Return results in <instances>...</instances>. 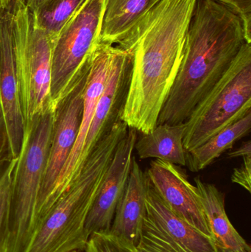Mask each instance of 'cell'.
<instances>
[{
	"instance_id": "1",
	"label": "cell",
	"mask_w": 251,
	"mask_h": 252,
	"mask_svg": "<svg viewBox=\"0 0 251 252\" xmlns=\"http://www.w3.org/2000/svg\"><path fill=\"white\" fill-rule=\"evenodd\" d=\"M196 1H158L115 44L131 59L121 120L141 134L157 126L181 66Z\"/></svg>"
},
{
	"instance_id": "2",
	"label": "cell",
	"mask_w": 251,
	"mask_h": 252,
	"mask_svg": "<svg viewBox=\"0 0 251 252\" xmlns=\"http://www.w3.org/2000/svg\"><path fill=\"white\" fill-rule=\"evenodd\" d=\"M246 42L237 13L216 0H197L181 66L157 126L185 122Z\"/></svg>"
},
{
	"instance_id": "3",
	"label": "cell",
	"mask_w": 251,
	"mask_h": 252,
	"mask_svg": "<svg viewBox=\"0 0 251 252\" xmlns=\"http://www.w3.org/2000/svg\"><path fill=\"white\" fill-rule=\"evenodd\" d=\"M118 123L93 150L78 179L57 199L34 232L25 252L85 251V221L119 142L128 133Z\"/></svg>"
},
{
	"instance_id": "4",
	"label": "cell",
	"mask_w": 251,
	"mask_h": 252,
	"mask_svg": "<svg viewBox=\"0 0 251 252\" xmlns=\"http://www.w3.org/2000/svg\"><path fill=\"white\" fill-rule=\"evenodd\" d=\"M7 9L25 130L43 115L53 112L52 59L56 39L38 26L23 0H13Z\"/></svg>"
},
{
	"instance_id": "5",
	"label": "cell",
	"mask_w": 251,
	"mask_h": 252,
	"mask_svg": "<svg viewBox=\"0 0 251 252\" xmlns=\"http://www.w3.org/2000/svg\"><path fill=\"white\" fill-rule=\"evenodd\" d=\"M54 122L49 112L25 128L13 175L7 252H25L33 235Z\"/></svg>"
},
{
	"instance_id": "6",
	"label": "cell",
	"mask_w": 251,
	"mask_h": 252,
	"mask_svg": "<svg viewBox=\"0 0 251 252\" xmlns=\"http://www.w3.org/2000/svg\"><path fill=\"white\" fill-rule=\"evenodd\" d=\"M251 112V44L245 43L219 81L185 121L184 144L193 151Z\"/></svg>"
},
{
	"instance_id": "7",
	"label": "cell",
	"mask_w": 251,
	"mask_h": 252,
	"mask_svg": "<svg viewBox=\"0 0 251 252\" xmlns=\"http://www.w3.org/2000/svg\"><path fill=\"white\" fill-rule=\"evenodd\" d=\"M104 4L105 0H86L56 37L52 59L53 112L88 70L90 53L100 36Z\"/></svg>"
},
{
	"instance_id": "8",
	"label": "cell",
	"mask_w": 251,
	"mask_h": 252,
	"mask_svg": "<svg viewBox=\"0 0 251 252\" xmlns=\"http://www.w3.org/2000/svg\"><path fill=\"white\" fill-rule=\"evenodd\" d=\"M137 252H218L213 238L177 216L150 184Z\"/></svg>"
},
{
	"instance_id": "9",
	"label": "cell",
	"mask_w": 251,
	"mask_h": 252,
	"mask_svg": "<svg viewBox=\"0 0 251 252\" xmlns=\"http://www.w3.org/2000/svg\"><path fill=\"white\" fill-rule=\"evenodd\" d=\"M113 45L97 42L88 58V69L84 91L82 119L75 145L60 172L53 190L38 218L36 226L41 223L50 209L79 176V161L87 133L91 125L96 106L106 85Z\"/></svg>"
},
{
	"instance_id": "10",
	"label": "cell",
	"mask_w": 251,
	"mask_h": 252,
	"mask_svg": "<svg viewBox=\"0 0 251 252\" xmlns=\"http://www.w3.org/2000/svg\"><path fill=\"white\" fill-rule=\"evenodd\" d=\"M87 72L88 70L79 84L61 102L55 112V122L48 157L37 203L35 229L53 187L75 145L82 119L84 86Z\"/></svg>"
},
{
	"instance_id": "11",
	"label": "cell",
	"mask_w": 251,
	"mask_h": 252,
	"mask_svg": "<svg viewBox=\"0 0 251 252\" xmlns=\"http://www.w3.org/2000/svg\"><path fill=\"white\" fill-rule=\"evenodd\" d=\"M131 72V56L113 45L106 85L96 106L80 158L79 173L97 144L122 121Z\"/></svg>"
},
{
	"instance_id": "12",
	"label": "cell",
	"mask_w": 251,
	"mask_h": 252,
	"mask_svg": "<svg viewBox=\"0 0 251 252\" xmlns=\"http://www.w3.org/2000/svg\"><path fill=\"white\" fill-rule=\"evenodd\" d=\"M138 132L128 127V133L119 142L112 162L99 188L85 221L88 237L95 232L109 233L116 207L123 195L132 167Z\"/></svg>"
},
{
	"instance_id": "13",
	"label": "cell",
	"mask_w": 251,
	"mask_h": 252,
	"mask_svg": "<svg viewBox=\"0 0 251 252\" xmlns=\"http://www.w3.org/2000/svg\"><path fill=\"white\" fill-rule=\"evenodd\" d=\"M146 173L151 186L172 212L212 238L195 185L190 183L180 166L164 160H153Z\"/></svg>"
},
{
	"instance_id": "14",
	"label": "cell",
	"mask_w": 251,
	"mask_h": 252,
	"mask_svg": "<svg viewBox=\"0 0 251 252\" xmlns=\"http://www.w3.org/2000/svg\"><path fill=\"white\" fill-rule=\"evenodd\" d=\"M0 105L9 156L10 158H18L25 133V121L15 68L8 9L0 11Z\"/></svg>"
},
{
	"instance_id": "15",
	"label": "cell",
	"mask_w": 251,
	"mask_h": 252,
	"mask_svg": "<svg viewBox=\"0 0 251 252\" xmlns=\"http://www.w3.org/2000/svg\"><path fill=\"white\" fill-rule=\"evenodd\" d=\"M150 182L135 158L123 195L116 207L109 234L128 247L137 248L147 213Z\"/></svg>"
},
{
	"instance_id": "16",
	"label": "cell",
	"mask_w": 251,
	"mask_h": 252,
	"mask_svg": "<svg viewBox=\"0 0 251 252\" xmlns=\"http://www.w3.org/2000/svg\"><path fill=\"white\" fill-rule=\"evenodd\" d=\"M197 195L218 252H251V247L228 219L225 194L215 185L195 178Z\"/></svg>"
},
{
	"instance_id": "17",
	"label": "cell",
	"mask_w": 251,
	"mask_h": 252,
	"mask_svg": "<svg viewBox=\"0 0 251 252\" xmlns=\"http://www.w3.org/2000/svg\"><path fill=\"white\" fill-rule=\"evenodd\" d=\"M185 130V122L156 126L151 131L137 138L134 149L141 159L153 158L187 166V151L183 144Z\"/></svg>"
},
{
	"instance_id": "18",
	"label": "cell",
	"mask_w": 251,
	"mask_h": 252,
	"mask_svg": "<svg viewBox=\"0 0 251 252\" xmlns=\"http://www.w3.org/2000/svg\"><path fill=\"white\" fill-rule=\"evenodd\" d=\"M152 6V0H105L98 42L115 45Z\"/></svg>"
},
{
	"instance_id": "19",
	"label": "cell",
	"mask_w": 251,
	"mask_h": 252,
	"mask_svg": "<svg viewBox=\"0 0 251 252\" xmlns=\"http://www.w3.org/2000/svg\"><path fill=\"white\" fill-rule=\"evenodd\" d=\"M251 128V112L240 121L214 135L204 143L187 154V166L192 172H199L212 164L221 154L232 148L239 139L249 134Z\"/></svg>"
},
{
	"instance_id": "20",
	"label": "cell",
	"mask_w": 251,
	"mask_h": 252,
	"mask_svg": "<svg viewBox=\"0 0 251 252\" xmlns=\"http://www.w3.org/2000/svg\"><path fill=\"white\" fill-rule=\"evenodd\" d=\"M85 1L86 0H50L34 16L38 26L50 37L56 39L66 22Z\"/></svg>"
},
{
	"instance_id": "21",
	"label": "cell",
	"mask_w": 251,
	"mask_h": 252,
	"mask_svg": "<svg viewBox=\"0 0 251 252\" xmlns=\"http://www.w3.org/2000/svg\"><path fill=\"white\" fill-rule=\"evenodd\" d=\"M17 159L10 158L8 164L0 174V252H7L8 247L10 201Z\"/></svg>"
},
{
	"instance_id": "22",
	"label": "cell",
	"mask_w": 251,
	"mask_h": 252,
	"mask_svg": "<svg viewBox=\"0 0 251 252\" xmlns=\"http://www.w3.org/2000/svg\"><path fill=\"white\" fill-rule=\"evenodd\" d=\"M85 252H137L109 233L95 232L88 238Z\"/></svg>"
},
{
	"instance_id": "23",
	"label": "cell",
	"mask_w": 251,
	"mask_h": 252,
	"mask_svg": "<svg viewBox=\"0 0 251 252\" xmlns=\"http://www.w3.org/2000/svg\"><path fill=\"white\" fill-rule=\"evenodd\" d=\"M237 13L243 21L248 41L251 43V0H216Z\"/></svg>"
},
{
	"instance_id": "24",
	"label": "cell",
	"mask_w": 251,
	"mask_h": 252,
	"mask_svg": "<svg viewBox=\"0 0 251 252\" xmlns=\"http://www.w3.org/2000/svg\"><path fill=\"white\" fill-rule=\"evenodd\" d=\"M240 167L233 170L231 182L241 186L248 192H251V155L243 157Z\"/></svg>"
},
{
	"instance_id": "25",
	"label": "cell",
	"mask_w": 251,
	"mask_h": 252,
	"mask_svg": "<svg viewBox=\"0 0 251 252\" xmlns=\"http://www.w3.org/2000/svg\"><path fill=\"white\" fill-rule=\"evenodd\" d=\"M6 150H7V134H6L5 125H4L2 111H1V105H0V161L4 156Z\"/></svg>"
},
{
	"instance_id": "26",
	"label": "cell",
	"mask_w": 251,
	"mask_h": 252,
	"mask_svg": "<svg viewBox=\"0 0 251 252\" xmlns=\"http://www.w3.org/2000/svg\"><path fill=\"white\" fill-rule=\"evenodd\" d=\"M251 155V140L243 142L238 148L231 151L228 154V158H236V157H245Z\"/></svg>"
},
{
	"instance_id": "27",
	"label": "cell",
	"mask_w": 251,
	"mask_h": 252,
	"mask_svg": "<svg viewBox=\"0 0 251 252\" xmlns=\"http://www.w3.org/2000/svg\"><path fill=\"white\" fill-rule=\"evenodd\" d=\"M23 1L28 10L31 13L35 14L50 0H23Z\"/></svg>"
},
{
	"instance_id": "28",
	"label": "cell",
	"mask_w": 251,
	"mask_h": 252,
	"mask_svg": "<svg viewBox=\"0 0 251 252\" xmlns=\"http://www.w3.org/2000/svg\"><path fill=\"white\" fill-rule=\"evenodd\" d=\"M13 0H0V11L8 8Z\"/></svg>"
},
{
	"instance_id": "29",
	"label": "cell",
	"mask_w": 251,
	"mask_h": 252,
	"mask_svg": "<svg viewBox=\"0 0 251 252\" xmlns=\"http://www.w3.org/2000/svg\"><path fill=\"white\" fill-rule=\"evenodd\" d=\"M161 1V0H152V4L153 6L155 4L158 2V1Z\"/></svg>"
},
{
	"instance_id": "30",
	"label": "cell",
	"mask_w": 251,
	"mask_h": 252,
	"mask_svg": "<svg viewBox=\"0 0 251 252\" xmlns=\"http://www.w3.org/2000/svg\"><path fill=\"white\" fill-rule=\"evenodd\" d=\"M82 252L81 251H78V250H75V251H72V252Z\"/></svg>"
}]
</instances>
